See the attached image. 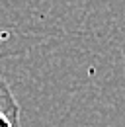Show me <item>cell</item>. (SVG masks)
<instances>
[{
    "mask_svg": "<svg viewBox=\"0 0 125 127\" xmlns=\"http://www.w3.org/2000/svg\"><path fill=\"white\" fill-rule=\"evenodd\" d=\"M0 127H20V106L4 80L0 84Z\"/></svg>",
    "mask_w": 125,
    "mask_h": 127,
    "instance_id": "6da1fadb",
    "label": "cell"
}]
</instances>
